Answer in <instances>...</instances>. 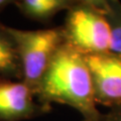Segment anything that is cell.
<instances>
[{"instance_id": "obj_1", "label": "cell", "mask_w": 121, "mask_h": 121, "mask_svg": "<svg viewBox=\"0 0 121 121\" xmlns=\"http://www.w3.org/2000/svg\"><path fill=\"white\" fill-rule=\"evenodd\" d=\"M35 97L39 103L48 107L52 103L70 106L82 115L83 121H99L104 116L97 109L84 55L66 43L52 58Z\"/></svg>"}, {"instance_id": "obj_2", "label": "cell", "mask_w": 121, "mask_h": 121, "mask_svg": "<svg viewBox=\"0 0 121 121\" xmlns=\"http://www.w3.org/2000/svg\"><path fill=\"white\" fill-rule=\"evenodd\" d=\"M62 27L65 43L82 55L110 52V28L96 0L75 1Z\"/></svg>"}, {"instance_id": "obj_3", "label": "cell", "mask_w": 121, "mask_h": 121, "mask_svg": "<svg viewBox=\"0 0 121 121\" xmlns=\"http://www.w3.org/2000/svg\"><path fill=\"white\" fill-rule=\"evenodd\" d=\"M19 55L22 81L33 94L59 48L65 43L63 27L23 30L9 27Z\"/></svg>"}, {"instance_id": "obj_4", "label": "cell", "mask_w": 121, "mask_h": 121, "mask_svg": "<svg viewBox=\"0 0 121 121\" xmlns=\"http://www.w3.org/2000/svg\"><path fill=\"white\" fill-rule=\"evenodd\" d=\"M84 56L97 105L110 109L121 106V58L111 52Z\"/></svg>"}, {"instance_id": "obj_5", "label": "cell", "mask_w": 121, "mask_h": 121, "mask_svg": "<svg viewBox=\"0 0 121 121\" xmlns=\"http://www.w3.org/2000/svg\"><path fill=\"white\" fill-rule=\"evenodd\" d=\"M52 107L37 101L23 81L0 82V121H23L43 115Z\"/></svg>"}, {"instance_id": "obj_6", "label": "cell", "mask_w": 121, "mask_h": 121, "mask_svg": "<svg viewBox=\"0 0 121 121\" xmlns=\"http://www.w3.org/2000/svg\"><path fill=\"white\" fill-rule=\"evenodd\" d=\"M22 81V70L16 43L8 26L0 22V82Z\"/></svg>"}, {"instance_id": "obj_7", "label": "cell", "mask_w": 121, "mask_h": 121, "mask_svg": "<svg viewBox=\"0 0 121 121\" xmlns=\"http://www.w3.org/2000/svg\"><path fill=\"white\" fill-rule=\"evenodd\" d=\"M74 2L71 0H17L13 1V4L29 19L47 23L60 11H67Z\"/></svg>"}, {"instance_id": "obj_8", "label": "cell", "mask_w": 121, "mask_h": 121, "mask_svg": "<svg viewBox=\"0 0 121 121\" xmlns=\"http://www.w3.org/2000/svg\"><path fill=\"white\" fill-rule=\"evenodd\" d=\"M110 28V52L121 58V3L116 0H96Z\"/></svg>"}, {"instance_id": "obj_9", "label": "cell", "mask_w": 121, "mask_h": 121, "mask_svg": "<svg viewBox=\"0 0 121 121\" xmlns=\"http://www.w3.org/2000/svg\"><path fill=\"white\" fill-rule=\"evenodd\" d=\"M106 121H121V106L110 109L108 114L105 115Z\"/></svg>"}, {"instance_id": "obj_10", "label": "cell", "mask_w": 121, "mask_h": 121, "mask_svg": "<svg viewBox=\"0 0 121 121\" xmlns=\"http://www.w3.org/2000/svg\"><path fill=\"white\" fill-rule=\"evenodd\" d=\"M13 1H9V0H0V12L3 11L8 5L12 4Z\"/></svg>"}, {"instance_id": "obj_11", "label": "cell", "mask_w": 121, "mask_h": 121, "mask_svg": "<svg viewBox=\"0 0 121 121\" xmlns=\"http://www.w3.org/2000/svg\"><path fill=\"white\" fill-rule=\"evenodd\" d=\"M99 121H106V119H105V115L103 116V118H102V119H100Z\"/></svg>"}]
</instances>
